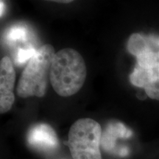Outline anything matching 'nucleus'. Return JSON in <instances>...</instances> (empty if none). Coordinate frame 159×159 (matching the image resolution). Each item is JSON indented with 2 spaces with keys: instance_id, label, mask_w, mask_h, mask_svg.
<instances>
[{
  "instance_id": "obj_5",
  "label": "nucleus",
  "mask_w": 159,
  "mask_h": 159,
  "mask_svg": "<svg viewBox=\"0 0 159 159\" xmlns=\"http://www.w3.org/2000/svg\"><path fill=\"white\" fill-rule=\"evenodd\" d=\"M15 71L9 57H5L0 63V112H7L15 100L13 88L15 83Z\"/></svg>"
},
{
  "instance_id": "obj_6",
  "label": "nucleus",
  "mask_w": 159,
  "mask_h": 159,
  "mask_svg": "<svg viewBox=\"0 0 159 159\" xmlns=\"http://www.w3.org/2000/svg\"><path fill=\"white\" fill-rule=\"evenodd\" d=\"M130 80L135 86L144 89L150 98L159 101V66L144 68L137 65Z\"/></svg>"
},
{
  "instance_id": "obj_7",
  "label": "nucleus",
  "mask_w": 159,
  "mask_h": 159,
  "mask_svg": "<svg viewBox=\"0 0 159 159\" xmlns=\"http://www.w3.org/2000/svg\"><path fill=\"white\" fill-rule=\"evenodd\" d=\"M30 146L43 152H51L58 146V139L55 130L47 124H39L33 127L27 134Z\"/></svg>"
},
{
  "instance_id": "obj_10",
  "label": "nucleus",
  "mask_w": 159,
  "mask_h": 159,
  "mask_svg": "<svg viewBox=\"0 0 159 159\" xmlns=\"http://www.w3.org/2000/svg\"><path fill=\"white\" fill-rule=\"evenodd\" d=\"M37 50L33 47H28L27 49H20L18 50L16 55L15 61L17 65L23 64L26 61L30 60L34 55L36 54Z\"/></svg>"
},
{
  "instance_id": "obj_1",
  "label": "nucleus",
  "mask_w": 159,
  "mask_h": 159,
  "mask_svg": "<svg viewBox=\"0 0 159 159\" xmlns=\"http://www.w3.org/2000/svg\"><path fill=\"white\" fill-rule=\"evenodd\" d=\"M86 77V66L78 52L71 48L57 52L53 59L50 82L57 94L70 97L80 90Z\"/></svg>"
},
{
  "instance_id": "obj_2",
  "label": "nucleus",
  "mask_w": 159,
  "mask_h": 159,
  "mask_svg": "<svg viewBox=\"0 0 159 159\" xmlns=\"http://www.w3.org/2000/svg\"><path fill=\"white\" fill-rule=\"evenodd\" d=\"M55 54L54 48L50 44H45L38 49L20 77L16 89L19 97H41L45 94Z\"/></svg>"
},
{
  "instance_id": "obj_11",
  "label": "nucleus",
  "mask_w": 159,
  "mask_h": 159,
  "mask_svg": "<svg viewBox=\"0 0 159 159\" xmlns=\"http://www.w3.org/2000/svg\"><path fill=\"white\" fill-rule=\"evenodd\" d=\"M1 13H0V15H1V16H2V13H3V11H4V3L2 2V1H1Z\"/></svg>"
},
{
  "instance_id": "obj_9",
  "label": "nucleus",
  "mask_w": 159,
  "mask_h": 159,
  "mask_svg": "<svg viewBox=\"0 0 159 159\" xmlns=\"http://www.w3.org/2000/svg\"><path fill=\"white\" fill-rule=\"evenodd\" d=\"M28 35V31L24 26H13L7 31L6 39L10 43H14L16 41H26Z\"/></svg>"
},
{
  "instance_id": "obj_8",
  "label": "nucleus",
  "mask_w": 159,
  "mask_h": 159,
  "mask_svg": "<svg viewBox=\"0 0 159 159\" xmlns=\"http://www.w3.org/2000/svg\"><path fill=\"white\" fill-rule=\"evenodd\" d=\"M132 131L122 122H110L102 132L100 145L105 152H115L117 139H128L132 136Z\"/></svg>"
},
{
  "instance_id": "obj_3",
  "label": "nucleus",
  "mask_w": 159,
  "mask_h": 159,
  "mask_svg": "<svg viewBox=\"0 0 159 159\" xmlns=\"http://www.w3.org/2000/svg\"><path fill=\"white\" fill-rule=\"evenodd\" d=\"M100 125L92 119L76 121L69 129L68 146L73 159H102Z\"/></svg>"
},
{
  "instance_id": "obj_4",
  "label": "nucleus",
  "mask_w": 159,
  "mask_h": 159,
  "mask_svg": "<svg viewBox=\"0 0 159 159\" xmlns=\"http://www.w3.org/2000/svg\"><path fill=\"white\" fill-rule=\"evenodd\" d=\"M127 49L136 56L139 66H159V35L134 33L129 38Z\"/></svg>"
}]
</instances>
